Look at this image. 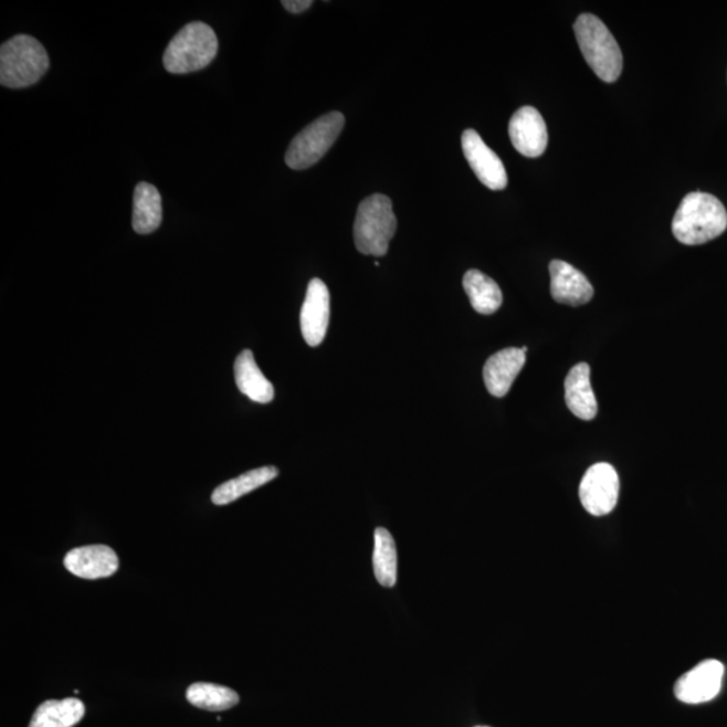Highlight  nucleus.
Instances as JSON below:
<instances>
[{"label":"nucleus","mask_w":727,"mask_h":727,"mask_svg":"<svg viewBox=\"0 0 727 727\" xmlns=\"http://www.w3.org/2000/svg\"><path fill=\"white\" fill-rule=\"evenodd\" d=\"M189 704L208 712H224L239 704V695L232 688L214 683H194L187 692Z\"/></svg>","instance_id":"4be33fe9"},{"label":"nucleus","mask_w":727,"mask_h":727,"mask_svg":"<svg viewBox=\"0 0 727 727\" xmlns=\"http://www.w3.org/2000/svg\"><path fill=\"white\" fill-rule=\"evenodd\" d=\"M551 295L558 304L581 306L593 298L594 288L581 271L563 261L550 263Z\"/></svg>","instance_id":"4468645a"},{"label":"nucleus","mask_w":727,"mask_h":727,"mask_svg":"<svg viewBox=\"0 0 727 727\" xmlns=\"http://www.w3.org/2000/svg\"><path fill=\"white\" fill-rule=\"evenodd\" d=\"M330 319V294L322 280L314 278L307 286L306 298L301 310V330L310 347H318L328 331Z\"/></svg>","instance_id":"9d476101"},{"label":"nucleus","mask_w":727,"mask_h":727,"mask_svg":"<svg viewBox=\"0 0 727 727\" xmlns=\"http://www.w3.org/2000/svg\"><path fill=\"white\" fill-rule=\"evenodd\" d=\"M397 215L390 197L373 194L357 209L354 236L362 255L384 256L397 232Z\"/></svg>","instance_id":"20e7f679"},{"label":"nucleus","mask_w":727,"mask_h":727,"mask_svg":"<svg viewBox=\"0 0 727 727\" xmlns=\"http://www.w3.org/2000/svg\"><path fill=\"white\" fill-rule=\"evenodd\" d=\"M724 674L723 663L714 661V658L702 662L677 679L674 688L675 696L683 704H706L720 693Z\"/></svg>","instance_id":"6e6552de"},{"label":"nucleus","mask_w":727,"mask_h":727,"mask_svg":"<svg viewBox=\"0 0 727 727\" xmlns=\"http://www.w3.org/2000/svg\"><path fill=\"white\" fill-rule=\"evenodd\" d=\"M528 348H507L489 357L484 366V381L491 396L504 398L526 364Z\"/></svg>","instance_id":"ddd939ff"},{"label":"nucleus","mask_w":727,"mask_h":727,"mask_svg":"<svg viewBox=\"0 0 727 727\" xmlns=\"http://www.w3.org/2000/svg\"><path fill=\"white\" fill-rule=\"evenodd\" d=\"M235 380L240 392L256 403L266 404L275 397L273 384L261 368L257 367L254 354L250 349L243 350L235 361Z\"/></svg>","instance_id":"dca6fc26"},{"label":"nucleus","mask_w":727,"mask_h":727,"mask_svg":"<svg viewBox=\"0 0 727 727\" xmlns=\"http://www.w3.org/2000/svg\"><path fill=\"white\" fill-rule=\"evenodd\" d=\"M278 474L280 471L275 466H263L246 472L242 476L218 486L213 492L212 502L214 505H226L236 502L240 497L273 482L274 478L278 477Z\"/></svg>","instance_id":"a211bd4d"},{"label":"nucleus","mask_w":727,"mask_h":727,"mask_svg":"<svg viewBox=\"0 0 727 727\" xmlns=\"http://www.w3.org/2000/svg\"><path fill=\"white\" fill-rule=\"evenodd\" d=\"M345 118L341 113H329L309 126L292 140L285 161L289 169L305 170L322 161L343 131Z\"/></svg>","instance_id":"423d86ee"},{"label":"nucleus","mask_w":727,"mask_h":727,"mask_svg":"<svg viewBox=\"0 0 727 727\" xmlns=\"http://www.w3.org/2000/svg\"><path fill=\"white\" fill-rule=\"evenodd\" d=\"M565 398L569 410L582 421H591L597 415V400L590 383V367L579 362L570 369L565 381Z\"/></svg>","instance_id":"2eb2a0df"},{"label":"nucleus","mask_w":727,"mask_h":727,"mask_svg":"<svg viewBox=\"0 0 727 727\" xmlns=\"http://www.w3.org/2000/svg\"><path fill=\"white\" fill-rule=\"evenodd\" d=\"M219 51L218 35L207 23L187 24L166 48L164 65L175 75H187L203 70Z\"/></svg>","instance_id":"39448f33"},{"label":"nucleus","mask_w":727,"mask_h":727,"mask_svg":"<svg viewBox=\"0 0 727 727\" xmlns=\"http://www.w3.org/2000/svg\"><path fill=\"white\" fill-rule=\"evenodd\" d=\"M283 8L287 11L293 12V14H301L306 10H309L313 6L312 0H285L282 2Z\"/></svg>","instance_id":"5701e85b"},{"label":"nucleus","mask_w":727,"mask_h":727,"mask_svg":"<svg viewBox=\"0 0 727 727\" xmlns=\"http://www.w3.org/2000/svg\"><path fill=\"white\" fill-rule=\"evenodd\" d=\"M162 223V199L151 183L140 182L135 188L133 228L139 235H149Z\"/></svg>","instance_id":"f3484780"},{"label":"nucleus","mask_w":727,"mask_h":727,"mask_svg":"<svg viewBox=\"0 0 727 727\" xmlns=\"http://www.w3.org/2000/svg\"><path fill=\"white\" fill-rule=\"evenodd\" d=\"M727 228V212L716 196L693 192L682 200L673 220L677 242L700 245L723 235Z\"/></svg>","instance_id":"f257e3e1"},{"label":"nucleus","mask_w":727,"mask_h":727,"mask_svg":"<svg viewBox=\"0 0 727 727\" xmlns=\"http://www.w3.org/2000/svg\"><path fill=\"white\" fill-rule=\"evenodd\" d=\"M620 478L614 467L607 462L590 466L579 485V501L593 516H605L619 502Z\"/></svg>","instance_id":"0eeeda50"},{"label":"nucleus","mask_w":727,"mask_h":727,"mask_svg":"<svg viewBox=\"0 0 727 727\" xmlns=\"http://www.w3.org/2000/svg\"><path fill=\"white\" fill-rule=\"evenodd\" d=\"M373 570L381 587H396L398 581L397 545L386 528H378L375 531Z\"/></svg>","instance_id":"412c9836"},{"label":"nucleus","mask_w":727,"mask_h":727,"mask_svg":"<svg viewBox=\"0 0 727 727\" xmlns=\"http://www.w3.org/2000/svg\"><path fill=\"white\" fill-rule=\"evenodd\" d=\"M64 565L67 571L80 578H108L118 571L119 558L108 546H84L67 552Z\"/></svg>","instance_id":"f8f14e48"},{"label":"nucleus","mask_w":727,"mask_h":727,"mask_svg":"<svg viewBox=\"0 0 727 727\" xmlns=\"http://www.w3.org/2000/svg\"><path fill=\"white\" fill-rule=\"evenodd\" d=\"M462 151L470 162L474 175L480 182L491 190L507 188V170L497 154L486 146L485 141L474 129H466L461 138Z\"/></svg>","instance_id":"1a4fd4ad"},{"label":"nucleus","mask_w":727,"mask_h":727,"mask_svg":"<svg viewBox=\"0 0 727 727\" xmlns=\"http://www.w3.org/2000/svg\"><path fill=\"white\" fill-rule=\"evenodd\" d=\"M84 714L85 706L80 699L46 700L36 707L29 727H73L83 719Z\"/></svg>","instance_id":"6ab92c4d"},{"label":"nucleus","mask_w":727,"mask_h":727,"mask_svg":"<svg viewBox=\"0 0 727 727\" xmlns=\"http://www.w3.org/2000/svg\"><path fill=\"white\" fill-rule=\"evenodd\" d=\"M51 65L42 43L30 35H17L0 48V84L6 88H28L40 82Z\"/></svg>","instance_id":"7ed1b4c3"},{"label":"nucleus","mask_w":727,"mask_h":727,"mask_svg":"<svg viewBox=\"0 0 727 727\" xmlns=\"http://www.w3.org/2000/svg\"><path fill=\"white\" fill-rule=\"evenodd\" d=\"M579 48L591 71L602 82H618L622 72V53L618 41L599 17L582 14L575 23Z\"/></svg>","instance_id":"f03ea898"},{"label":"nucleus","mask_w":727,"mask_h":727,"mask_svg":"<svg viewBox=\"0 0 727 727\" xmlns=\"http://www.w3.org/2000/svg\"><path fill=\"white\" fill-rule=\"evenodd\" d=\"M509 138L517 151L538 158L547 149L548 133L544 116L534 107L517 109L509 122Z\"/></svg>","instance_id":"9b49d317"},{"label":"nucleus","mask_w":727,"mask_h":727,"mask_svg":"<svg viewBox=\"0 0 727 727\" xmlns=\"http://www.w3.org/2000/svg\"><path fill=\"white\" fill-rule=\"evenodd\" d=\"M464 288L473 309L480 314L496 313L503 305V293L497 283L478 270H471L464 276Z\"/></svg>","instance_id":"aec40b11"}]
</instances>
